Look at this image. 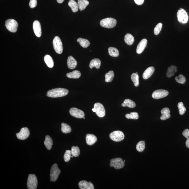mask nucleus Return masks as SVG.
<instances>
[{
    "instance_id": "f257e3e1",
    "label": "nucleus",
    "mask_w": 189,
    "mask_h": 189,
    "mask_svg": "<svg viewBox=\"0 0 189 189\" xmlns=\"http://www.w3.org/2000/svg\"><path fill=\"white\" fill-rule=\"evenodd\" d=\"M69 91L67 89L63 88H57L48 91L47 96L52 98H57L64 96L69 94Z\"/></svg>"
},
{
    "instance_id": "f03ea898",
    "label": "nucleus",
    "mask_w": 189,
    "mask_h": 189,
    "mask_svg": "<svg viewBox=\"0 0 189 189\" xmlns=\"http://www.w3.org/2000/svg\"><path fill=\"white\" fill-rule=\"evenodd\" d=\"M117 21L115 19L108 18L101 20L100 21V26L106 28L111 29L114 28L116 25Z\"/></svg>"
},
{
    "instance_id": "7ed1b4c3",
    "label": "nucleus",
    "mask_w": 189,
    "mask_h": 189,
    "mask_svg": "<svg viewBox=\"0 0 189 189\" xmlns=\"http://www.w3.org/2000/svg\"><path fill=\"white\" fill-rule=\"evenodd\" d=\"M61 170L58 168V165L57 164H53L51 170L50 181L52 182H55L58 179Z\"/></svg>"
},
{
    "instance_id": "20e7f679",
    "label": "nucleus",
    "mask_w": 189,
    "mask_h": 189,
    "mask_svg": "<svg viewBox=\"0 0 189 189\" xmlns=\"http://www.w3.org/2000/svg\"><path fill=\"white\" fill-rule=\"evenodd\" d=\"M38 180L36 176L29 174L28 178L27 186L29 189H36L38 186Z\"/></svg>"
},
{
    "instance_id": "39448f33",
    "label": "nucleus",
    "mask_w": 189,
    "mask_h": 189,
    "mask_svg": "<svg viewBox=\"0 0 189 189\" xmlns=\"http://www.w3.org/2000/svg\"><path fill=\"white\" fill-rule=\"evenodd\" d=\"M5 25L6 28L9 31L15 33L17 30L18 24L15 20L9 19L6 21Z\"/></svg>"
},
{
    "instance_id": "423d86ee",
    "label": "nucleus",
    "mask_w": 189,
    "mask_h": 189,
    "mask_svg": "<svg viewBox=\"0 0 189 189\" xmlns=\"http://www.w3.org/2000/svg\"><path fill=\"white\" fill-rule=\"evenodd\" d=\"M54 49L57 53L61 54L63 52V43L61 40L58 36H56L53 42Z\"/></svg>"
},
{
    "instance_id": "0eeeda50",
    "label": "nucleus",
    "mask_w": 189,
    "mask_h": 189,
    "mask_svg": "<svg viewBox=\"0 0 189 189\" xmlns=\"http://www.w3.org/2000/svg\"><path fill=\"white\" fill-rule=\"evenodd\" d=\"M177 18L178 21L182 24H186L188 22V14L184 9L180 8L178 11Z\"/></svg>"
},
{
    "instance_id": "6e6552de",
    "label": "nucleus",
    "mask_w": 189,
    "mask_h": 189,
    "mask_svg": "<svg viewBox=\"0 0 189 189\" xmlns=\"http://www.w3.org/2000/svg\"><path fill=\"white\" fill-rule=\"evenodd\" d=\"M110 138L114 142H119L123 140L124 138V134L122 131H113L110 134Z\"/></svg>"
},
{
    "instance_id": "1a4fd4ad",
    "label": "nucleus",
    "mask_w": 189,
    "mask_h": 189,
    "mask_svg": "<svg viewBox=\"0 0 189 189\" xmlns=\"http://www.w3.org/2000/svg\"><path fill=\"white\" fill-rule=\"evenodd\" d=\"M110 166L114 167L116 169H119L122 168L124 166L125 163L124 161L120 158L111 159Z\"/></svg>"
},
{
    "instance_id": "9d476101",
    "label": "nucleus",
    "mask_w": 189,
    "mask_h": 189,
    "mask_svg": "<svg viewBox=\"0 0 189 189\" xmlns=\"http://www.w3.org/2000/svg\"><path fill=\"white\" fill-rule=\"evenodd\" d=\"M94 108L96 110L95 113L99 117L102 118L106 115V110L103 105L100 103H96L94 105Z\"/></svg>"
},
{
    "instance_id": "9b49d317",
    "label": "nucleus",
    "mask_w": 189,
    "mask_h": 189,
    "mask_svg": "<svg viewBox=\"0 0 189 189\" xmlns=\"http://www.w3.org/2000/svg\"><path fill=\"white\" fill-rule=\"evenodd\" d=\"M168 91L164 89H159L154 91L152 94V98L155 99L163 98L168 95Z\"/></svg>"
},
{
    "instance_id": "f8f14e48",
    "label": "nucleus",
    "mask_w": 189,
    "mask_h": 189,
    "mask_svg": "<svg viewBox=\"0 0 189 189\" xmlns=\"http://www.w3.org/2000/svg\"><path fill=\"white\" fill-rule=\"evenodd\" d=\"M30 135L29 128H21L19 132L17 133L16 136L17 138L21 140H24L27 139Z\"/></svg>"
},
{
    "instance_id": "ddd939ff",
    "label": "nucleus",
    "mask_w": 189,
    "mask_h": 189,
    "mask_svg": "<svg viewBox=\"0 0 189 189\" xmlns=\"http://www.w3.org/2000/svg\"><path fill=\"white\" fill-rule=\"evenodd\" d=\"M69 113L72 116L77 118H83L85 116L83 111L75 108H71L70 110Z\"/></svg>"
},
{
    "instance_id": "4468645a",
    "label": "nucleus",
    "mask_w": 189,
    "mask_h": 189,
    "mask_svg": "<svg viewBox=\"0 0 189 189\" xmlns=\"http://www.w3.org/2000/svg\"><path fill=\"white\" fill-rule=\"evenodd\" d=\"M33 29L35 35L38 37H40L41 35V24L39 21H35L33 23Z\"/></svg>"
},
{
    "instance_id": "2eb2a0df",
    "label": "nucleus",
    "mask_w": 189,
    "mask_h": 189,
    "mask_svg": "<svg viewBox=\"0 0 189 189\" xmlns=\"http://www.w3.org/2000/svg\"><path fill=\"white\" fill-rule=\"evenodd\" d=\"M148 41L145 39H143L140 42L138 45L136 49V52L137 54H140L143 52L147 46Z\"/></svg>"
},
{
    "instance_id": "dca6fc26",
    "label": "nucleus",
    "mask_w": 189,
    "mask_h": 189,
    "mask_svg": "<svg viewBox=\"0 0 189 189\" xmlns=\"http://www.w3.org/2000/svg\"><path fill=\"white\" fill-rule=\"evenodd\" d=\"M79 187L81 189H94L93 184L91 182H88L86 181H81L79 184Z\"/></svg>"
},
{
    "instance_id": "f3484780",
    "label": "nucleus",
    "mask_w": 189,
    "mask_h": 189,
    "mask_svg": "<svg viewBox=\"0 0 189 189\" xmlns=\"http://www.w3.org/2000/svg\"><path fill=\"white\" fill-rule=\"evenodd\" d=\"M86 139L87 143L89 145H94L97 140V138L95 135L91 134H87Z\"/></svg>"
},
{
    "instance_id": "a211bd4d",
    "label": "nucleus",
    "mask_w": 189,
    "mask_h": 189,
    "mask_svg": "<svg viewBox=\"0 0 189 189\" xmlns=\"http://www.w3.org/2000/svg\"><path fill=\"white\" fill-rule=\"evenodd\" d=\"M67 63L68 68L71 69H75L77 64L76 60L72 56L68 57Z\"/></svg>"
},
{
    "instance_id": "6ab92c4d",
    "label": "nucleus",
    "mask_w": 189,
    "mask_h": 189,
    "mask_svg": "<svg viewBox=\"0 0 189 189\" xmlns=\"http://www.w3.org/2000/svg\"><path fill=\"white\" fill-rule=\"evenodd\" d=\"M155 69L153 67H150L148 68V69H146L143 74H142L143 78L145 80L149 79L152 75Z\"/></svg>"
},
{
    "instance_id": "aec40b11",
    "label": "nucleus",
    "mask_w": 189,
    "mask_h": 189,
    "mask_svg": "<svg viewBox=\"0 0 189 189\" xmlns=\"http://www.w3.org/2000/svg\"><path fill=\"white\" fill-rule=\"evenodd\" d=\"M162 116L160 117V119L162 120H165L170 118L171 117L170 113V111L168 108H164L161 110Z\"/></svg>"
},
{
    "instance_id": "412c9836",
    "label": "nucleus",
    "mask_w": 189,
    "mask_h": 189,
    "mask_svg": "<svg viewBox=\"0 0 189 189\" xmlns=\"http://www.w3.org/2000/svg\"><path fill=\"white\" fill-rule=\"evenodd\" d=\"M178 69L177 67L175 66H171L169 67L167 69L166 73V76L170 78L174 75L175 73L177 72Z\"/></svg>"
},
{
    "instance_id": "4be33fe9",
    "label": "nucleus",
    "mask_w": 189,
    "mask_h": 189,
    "mask_svg": "<svg viewBox=\"0 0 189 189\" xmlns=\"http://www.w3.org/2000/svg\"><path fill=\"white\" fill-rule=\"evenodd\" d=\"M101 65V61L98 59H94L91 60L89 64V67L92 69L94 67L96 69H99Z\"/></svg>"
},
{
    "instance_id": "5701e85b",
    "label": "nucleus",
    "mask_w": 189,
    "mask_h": 189,
    "mask_svg": "<svg viewBox=\"0 0 189 189\" xmlns=\"http://www.w3.org/2000/svg\"><path fill=\"white\" fill-rule=\"evenodd\" d=\"M68 5L71 8L73 12L75 13L78 11L79 9L78 4L75 0H70Z\"/></svg>"
},
{
    "instance_id": "b1692460",
    "label": "nucleus",
    "mask_w": 189,
    "mask_h": 189,
    "mask_svg": "<svg viewBox=\"0 0 189 189\" xmlns=\"http://www.w3.org/2000/svg\"><path fill=\"white\" fill-rule=\"evenodd\" d=\"M44 144L48 150H50L52 148V146L53 144V142L50 136L49 135L46 136Z\"/></svg>"
},
{
    "instance_id": "393cba45",
    "label": "nucleus",
    "mask_w": 189,
    "mask_h": 189,
    "mask_svg": "<svg viewBox=\"0 0 189 189\" xmlns=\"http://www.w3.org/2000/svg\"><path fill=\"white\" fill-rule=\"evenodd\" d=\"M66 76L68 78L70 79H79L81 76V73L79 71L76 70L68 73Z\"/></svg>"
},
{
    "instance_id": "a878e982",
    "label": "nucleus",
    "mask_w": 189,
    "mask_h": 189,
    "mask_svg": "<svg viewBox=\"0 0 189 189\" xmlns=\"http://www.w3.org/2000/svg\"><path fill=\"white\" fill-rule=\"evenodd\" d=\"M44 60L48 67L50 68L53 67L54 65V61L50 55H46L45 56Z\"/></svg>"
},
{
    "instance_id": "bb28decb",
    "label": "nucleus",
    "mask_w": 189,
    "mask_h": 189,
    "mask_svg": "<svg viewBox=\"0 0 189 189\" xmlns=\"http://www.w3.org/2000/svg\"><path fill=\"white\" fill-rule=\"evenodd\" d=\"M77 3L78 4L79 9L82 11L84 10L89 4V2L87 0H78Z\"/></svg>"
},
{
    "instance_id": "cd10ccee",
    "label": "nucleus",
    "mask_w": 189,
    "mask_h": 189,
    "mask_svg": "<svg viewBox=\"0 0 189 189\" xmlns=\"http://www.w3.org/2000/svg\"><path fill=\"white\" fill-rule=\"evenodd\" d=\"M124 41L128 45H131L134 42V37L130 34H127L125 36Z\"/></svg>"
},
{
    "instance_id": "c85d7f7f",
    "label": "nucleus",
    "mask_w": 189,
    "mask_h": 189,
    "mask_svg": "<svg viewBox=\"0 0 189 189\" xmlns=\"http://www.w3.org/2000/svg\"><path fill=\"white\" fill-rule=\"evenodd\" d=\"M77 41L79 43L82 47L87 48L90 45V43L88 40L82 38H79L77 39Z\"/></svg>"
},
{
    "instance_id": "c756f323",
    "label": "nucleus",
    "mask_w": 189,
    "mask_h": 189,
    "mask_svg": "<svg viewBox=\"0 0 189 189\" xmlns=\"http://www.w3.org/2000/svg\"><path fill=\"white\" fill-rule=\"evenodd\" d=\"M61 131L64 134H69L72 131V128L70 126L66 123H64L61 124Z\"/></svg>"
},
{
    "instance_id": "7c9ffc66",
    "label": "nucleus",
    "mask_w": 189,
    "mask_h": 189,
    "mask_svg": "<svg viewBox=\"0 0 189 189\" xmlns=\"http://www.w3.org/2000/svg\"><path fill=\"white\" fill-rule=\"evenodd\" d=\"M108 52L110 55L111 57H117L119 55V51L116 48L110 47L108 49Z\"/></svg>"
},
{
    "instance_id": "2f4dec72",
    "label": "nucleus",
    "mask_w": 189,
    "mask_h": 189,
    "mask_svg": "<svg viewBox=\"0 0 189 189\" xmlns=\"http://www.w3.org/2000/svg\"><path fill=\"white\" fill-rule=\"evenodd\" d=\"M114 73L113 71H110L105 75V81L106 83H110L112 81L114 77Z\"/></svg>"
},
{
    "instance_id": "473e14b6",
    "label": "nucleus",
    "mask_w": 189,
    "mask_h": 189,
    "mask_svg": "<svg viewBox=\"0 0 189 189\" xmlns=\"http://www.w3.org/2000/svg\"><path fill=\"white\" fill-rule=\"evenodd\" d=\"M131 79L134 83V86L135 87L138 86L139 85V77L138 74L136 73H134L132 74Z\"/></svg>"
},
{
    "instance_id": "72a5a7b5",
    "label": "nucleus",
    "mask_w": 189,
    "mask_h": 189,
    "mask_svg": "<svg viewBox=\"0 0 189 189\" xmlns=\"http://www.w3.org/2000/svg\"><path fill=\"white\" fill-rule=\"evenodd\" d=\"M123 103L125 104L126 107L129 108H134L136 106L135 102L129 99H125L124 100Z\"/></svg>"
},
{
    "instance_id": "f704fd0d",
    "label": "nucleus",
    "mask_w": 189,
    "mask_h": 189,
    "mask_svg": "<svg viewBox=\"0 0 189 189\" xmlns=\"http://www.w3.org/2000/svg\"><path fill=\"white\" fill-rule=\"evenodd\" d=\"M145 142L144 141H141L136 145V149L139 152H142L145 148Z\"/></svg>"
},
{
    "instance_id": "c9c22d12",
    "label": "nucleus",
    "mask_w": 189,
    "mask_h": 189,
    "mask_svg": "<svg viewBox=\"0 0 189 189\" xmlns=\"http://www.w3.org/2000/svg\"><path fill=\"white\" fill-rule=\"evenodd\" d=\"M80 150L78 146H73L71 148V153L74 157H77L80 154Z\"/></svg>"
},
{
    "instance_id": "e433bc0d",
    "label": "nucleus",
    "mask_w": 189,
    "mask_h": 189,
    "mask_svg": "<svg viewBox=\"0 0 189 189\" xmlns=\"http://www.w3.org/2000/svg\"><path fill=\"white\" fill-rule=\"evenodd\" d=\"M125 117L128 119H133L137 120L139 118L138 113L137 112H132L130 114H126Z\"/></svg>"
},
{
    "instance_id": "4c0bfd02",
    "label": "nucleus",
    "mask_w": 189,
    "mask_h": 189,
    "mask_svg": "<svg viewBox=\"0 0 189 189\" xmlns=\"http://www.w3.org/2000/svg\"><path fill=\"white\" fill-rule=\"evenodd\" d=\"M178 109H179V114L180 115H183L185 114L186 111V109L182 102H179L178 103Z\"/></svg>"
},
{
    "instance_id": "58836bf2",
    "label": "nucleus",
    "mask_w": 189,
    "mask_h": 189,
    "mask_svg": "<svg viewBox=\"0 0 189 189\" xmlns=\"http://www.w3.org/2000/svg\"><path fill=\"white\" fill-rule=\"evenodd\" d=\"M175 80L178 83L182 84L185 83L186 81L185 77L182 74H180L178 77H176Z\"/></svg>"
},
{
    "instance_id": "ea45409f",
    "label": "nucleus",
    "mask_w": 189,
    "mask_h": 189,
    "mask_svg": "<svg viewBox=\"0 0 189 189\" xmlns=\"http://www.w3.org/2000/svg\"><path fill=\"white\" fill-rule=\"evenodd\" d=\"M71 154H72V153H71V150H66L64 156H63L65 162H69L70 160Z\"/></svg>"
},
{
    "instance_id": "a19ab883",
    "label": "nucleus",
    "mask_w": 189,
    "mask_h": 189,
    "mask_svg": "<svg viewBox=\"0 0 189 189\" xmlns=\"http://www.w3.org/2000/svg\"><path fill=\"white\" fill-rule=\"evenodd\" d=\"M162 24L161 23H159L157 25L154 29V32L155 35H159L162 29Z\"/></svg>"
},
{
    "instance_id": "79ce46f5",
    "label": "nucleus",
    "mask_w": 189,
    "mask_h": 189,
    "mask_svg": "<svg viewBox=\"0 0 189 189\" xmlns=\"http://www.w3.org/2000/svg\"><path fill=\"white\" fill-rule=\"evenodd\" d=\"M37 4V0H30L29 3V6L31 8H34L36 7Z\"/></svg>"
},
{
    "instance_id": "37998d69",
    "label": "nucleus",
    "mask_w": 189,
    "mask_h": 189,
    "mask_svg": "<svg viewBox=\"0 0 189 189\" xmlns=\"http://www.w3.org/2000/svg\"><path fill=\"white\" fill-rule=\"evenodd\" d=\"M182 134L186 138H189V130L188 129H186L184 130V131L183 132Z\"/></svg>"
},
{
    "instance_id": "c03bdc74",
    "label": "nucleus",
    "mask_w": 189,
    "mask_h": 189,
    "mask_svg": "<svg viewBox=\"0 0 189 189\" xmlns=\"http://www.w3.org/2000/svg\"><path fill=\"white\" fill-rule=\"evenodd\" d=\"M135 3L138 5H141L144 1V0H134Z\"/></svg>"
},
{
    "instance_id": "a18cd8bd",
    "label": "nucleus",
    "mask_w": 189,
    "mask_h": 189,
    "mask_svg": "<svg viewBox=\"0 0 189 189\" xmlns=\"http://www.w3.org/2000/svg\"><path fill=\"white\" fill-rule=\"evenodd\" d=\"M187 139L186 141V145L187 148H189V138Z\"/></svg>"
},
{
    "instance_id": "49530a36",
    "label": "nucleus",
    "mask_w": 189,
    "mask_h": 189,
    "mask_svg": "<svg viewBox=\"0 0 189 189\" xmlns=\"http://www.w3.org/2000/svg\"><path fill=\"white\" fill-rule=\"evenodd\" d=\"M64 1L65 0H57V2L60 4L63 3Z\"/></svg>"
},
{
    "instance_id": "de8ad7c7",
    "label": "nucleus",
    "mask_w": 189,
    "mask_h": 189,
    "mask_svg": "<svg viewBox=\"0 0 189 189\" xmlns=\"http://www.w3.org/2000/svg\"><path fill=\"white\" fill-rule=\"evenodd\" d=\"M122 106L123 107H126V105H125V104L123 103L122 104Z\"/></svg>"
},
{
    "instance_id": "09e8293b",
    "label": "nucleus",
    "mask_w": 189,
    "mask_h": 189,
    "mask_svg": "<svg viewBox=\"0 0 189 189\" xmlns=\"http://www.w3.org/2000/svg\"><path fill=\"white\" fill-rule=\"evenodd\" d=\"M92 111H93L94 112H95L96 110L94 108L92 109Z\"/></svg>"
},
{
    "instance_id": "8fccbe9b",
    "label": "nucleus",
    "mask_w": 189,
    "mask_h": 189,
    "mask_svg": "<svg viewBox=\"0 0 189 189\" xmlns=\"http://www.w3.org/2000/svg\"><path fill=\"white\" fill-rule=\"evenodd\" d=\"M136 74H138V73H137V72H136Z\"/></svg>"
},
{
    "instance_id": "3c124183",
    "label": "nucleus",
    "mask_w": 189,
    "mask_h": 189,
    "mask_svg": "<svg viewBox=\"0 0 189 189\" xmlns=\"http://www.w3.org/2000/svg\"><path fill=\"white\" fill-rule=\"evenodd\" d=\"M83 118V119H85V117H84Z\"/></svg>"
},
{
    "instance_id": "603ef678",
    "label": "nucleus",
    "mask_w": 189,
    "mask_h": 189,
    "mask_svg": "<svg viewBox=\"0 0 189 189\" xmlns=\"http://www.w3.org/2000/svg\"><path fill=\"white\" fill-rule=\"evenodd\" d=\"M124 162H125V160H124Z\"/></svg>"
}]
</instances>
